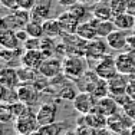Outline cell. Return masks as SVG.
<instances>
[{
    "label": "cell",
    "instance_id": "6da1fadb",
    "mask_svg": "<svg viewBox=\"0 0 135 135\" xmlns=\"http://www.w3.org/2000/svg\"><path fill=\"white\" fill-rule=\"evenodd\" d=\"M88 70V59L85 56H66L63 59V73L70 81H79Z\"/></svg>",
    "mask_w": 135,
    "mask_h": 135
},
{
    "label": "cell",
    "instance_id": "7a4b0ae2",
    "mask_svg": "<svg viewBox=\"0 0 135 135\" xmlns=\"http://www.w3.org/2000/svg\"><path fill=\"white\" fill-rule=\"evenodd\" d=\"M29 22H30V12L23 10V9H16V10H12L9 15L3 16L0 26H2V30L16 32L25 29Z\"/></svg>",
    "mask_w": 135,
    "mask_h": 135
},
{
    "label": "cell",
    "instance_id": "3957f363",
    "mask_svg": "<svg viewBox=\"0 0 135 135\" xmlns=\"http://www.w3.org/2000/svg\"><path fill=\"white\" fill-rule=\"evenodd\" d=\"M40 128L37 117L30 107H27V109L23 112L22 115H19L15 121V131L17 134L22 135H30L33 132H36Z\"/></svg>",
    "mask_w": 135,
    "mask_h": 135
},
{
    "label": "cell",
    "instance_id": "277c9868",
    "mask_svg": "<svg viewBox=\"0 0 135 135\" xmlns=\"http://www.w3.org/2000/svg\"><path fill=\"white\" fill-rule=\"evenodd\" d=\"M62 42L66 46L68 56H85L86 47H88V40L79 37L78 35H63Z\"/></svg>",
    "mask_w": 135,
    "mask_h": 135
},
{
    "label": "cell",
    "instance_id": "5b68a950",
    "mask_svg": "<svg viewBox=\"0 0 135 135\" xmlns=\"http://www.w3.org/2000/svg\"><path fill=\"white\" fill-rule=\"evenodd\" d=\"M17 94H19V101L30 108L35 107L40 101V96H42V92L32 82L20 83L17 86Z\"/></svg>",
    "mask_w": 135,
    "mask_h": 135
},
{
    "label": "cell",
    "instance_id": "8992f818",
    "mask_svg": "<svg viewBox=\"0 0 135 135\" xmlns=\"http://www.w3.org/2000/svg\"><path fill=\"white\" fill-rule=\"evenodd\" d=\"M107 55H109V46L107 40L104 42V39L96 37V39L88 42V47H86V53H85V57L88 60H94L96 65Z\"/></svg>",
    "mask_w": 135,
    "mask_h": 135
},
{
    "label": "cell",
    "instance_id": "52a82bcc",
    "mask_svg": "<svg viewBox=\"0 0 135 135\" xmlns=\"http://www.w3.org/2000/svg\"><path fill=\"white\" fill-rule=\"evenodd\" d=\"M94 70L96 72V75L101 79H105V81H109L111 78H114L118 72L117 68V62H115V57L112 56L111 53L107 55L105 57H102L98 63L94 66Z\"/></svg>",
    "mask_w": 135,
    "mask_h": 135
},
{
    "label": "cell",
    "instance_id": "ba28073f",
    "mask_svg": "<svg viewBox=\"0 0 135 135\" xmlns=\"http://www.w3.org/2000/svg\"><path fill=\"white\" fill-rule=\"evenodd\" d=\"M96 102H98V99H96L91 92L81 91L76 95V98L73 99V108H75L81 115H88V114H91V112L95 111Z\"/></svg>",
    "mask_w": 135,
    "mask_h": 135
},
{
    "label": "cell",
    "instance_id": "9c48e42d",
    "mask_svg": "<svg viewBox=\"0 0 135 135\" xmlns=\"http://www.w3.org/2000/svg\"><path fill=\"white\" fill-rule=\"evenodd\" d=\"M39 73H42L43 76H46L49 79H53L56 76H59L60 73H63L62 57H57V56L46 57L42 63V66L39 68Z\"/></svg>",
    "mask_w": 135,
    "mask_h": 135
},
{
    "label": "cell",
    "instance_id": "30bf717a",
    "mask_svg": "<svg viewBox=\"0 0 135 135\" xmlns=\"http://www.w3.org/2000/svg\"><path fill=\"white\" fill-rule=\"evenodd\" d=\"M129 75H124V73H117L114 78H111L108 81L109 86V95L117 98L121 95H127L128 94V85H129Z\"/></svg>",
    "mask_w": 135,
    "mask_h": 135
},
{
    "label": "cell",
    "instance_id": "8fae6325",
    "mask_svg": "<svg viewBox=\"0 0 135 135\" xmlns=\"http://www.w3.org/2000/svg\"><path fill=\"white\" fill-rule=\"evenodd\" d=\"M118 72L124 75H134L135 73V52H121L118 56H115Z\"/></svg>",
    "mask_w": 135,
    "mask_h": 135
},
{
    "label": "cell",
    "instance_id": "7c38bea8",
    "mask_svg": "<svg viewBox=\"0 0 135 135\" xmlns=\"http://www.w3.org/2000/svg\"><path fill=\"white\" fill-rule=\"evenodd\" d=\"M37 121H39V125H47L52 124V122H56L57 118V105L55 102H46V104H42L40 108L37 109L36 112Z\"/></svg>",
    "mask_w": 135,
    "mask_h": 135
},
{
    "label": "cell",
    "instance_id": "4fadbf2b",
    "mask_svg": "<svg viewBox=\"0 0 135 135\" xmlns=\"http://www.w3.org/2000/svg\"><path fill=\"white\" fill-rule=\"evenodd\" d=\"M50 9H52V0H37L36 6L30 12V20L43 23L45 20L50 19Z\"/></svg>",
    "mask_w": 135,
    "mask_h": 135
},
{
    "label": "cell",
    "instance_id": "5bb4252c",
    "mask_svg": "<svg viewBox=\"0 0 135 135\" xmlns=\"http://www.w3.org/2000/svg\"><path fill=\"white\" fill-rule=\"evenodd\" d=\"M132 124H134V121L125 112L124 114H118L117 112L115 115L108 118V128L111 131H114L115 134H119L125 129H129Z\"/></svg>",
    "mask_w": 135,
    "mask_h": 135
},
{
    "label": "cell",
    "instance_id": "9a60e30c",
    "mask_svg": "<svg viewBox=\"0 0 135 135\" xmlns=\"http://www.w3.org/2000/svg\"><path fill=\"white\" fill-rule=\"evenodd\" d=\"M57 22L60 25V29H62L63 35H75L76 30H78V26L81 22L75 17L69 10L62 12L59 16H57Z\"/></svg>",
    "mask_w": 135,
    "mask_h": 135
},
{
    "label": "cell",
    "instance_id": "2e32d148",
    "mask_svg": "<svg viewBox=\"0 0 135 135\" xmlns=\"http://www.w3.org/2000/svg\"><path fill=\"white\" fill-rule=\"evenodd\" d=\"M45 59L46 57L42 53V50H25L23 55H22L20 65L35 69V70H39V68L42 66Z\"/></svg>",
    "mask_w": 135,
    "mask_h": 135
},
{
    "label": "cell",
    "instance_id": "e0dca14e",
    "mask_svg": "<svg viewBox=\"0 0 135 135\" xmlns=\"http://www.w3.org/2000/svg\"><path fill=\"white\" fill-rule=\"evenodd\" d=\"M127 39H128V32L115 29L105 40H107V43H108L111 50L121 52V50H125V47H127Z\"/></svg>",
    "mask_w": 135,
    "mask_h": 135
},
{
    "label": "cell",
    "instance_id": "ac0fdd59",
    "mask_svg": "<svg viewBox=\"0 0 135 135\" xmlns=\"http://www.w3.org/2000/svg\"><path fill=\"white\" fill-rule=\"evenodd\" d=\"M118 102L117 99L114 98V96L108 95V96H104V98L98 99V102H96V108L95 111L99 112V114L105 115L107 118L112 117V115H115L118 112Z\"/></svg>",
    "mask_w": 135,
    "mask_h": 135
},
{
    "label": "cell",
    "instance_id": "d6986e66",
    "mask_svg": "<svg viewBox=\"0 0 135 135\" xmlns=\"http://www.w3.org/2000/svg\"><path fill=\"white\" fill-rule=\"evenodd\" d=\"M98 20L99 19H96V17L92 16L89 20L79 23L76 35H78L79 37H82V39L88 40V42L96 39V37H98V33H96V23H98Z\"/></svg>",
    "mask_w": 135,
    "mask_h": 135
},
{
    "label": "cell",
    "instance_id": "ffe728a7",
    "mask_svg": "<svg viewBox=\"0 0 135 135\" xmlns=\"http://www.w3.org/2000/svg\"><path fill=\"white\" fill-rule=\"evenodd\" d=\"M0 85L9 86V88H17V86L20 85L17 68L3 66V69L0 70Z\"/></svg>",
    "mask_w": 135,
    "mask_h": 135
},
{
    "label": "cell",
    "instance_id": "44dd1931",
    "mask_svg": "<svg viewBox=\"0 0 135 135\" xmlns=\"http://www.w3.org/2000/svg\"><path fill=\"white\" fill-rule=\"evenodd\" d=\"M92 16L99 20H112L114 15H112L111 4L107 0H96V3L92 7Z\"/></svg>",
    "mask_w": 135,
    "mask_h": 135
},
{
    "label": "cell",
    "instance_id": "7402d4cb",
    "mask_svg": "<svg viewBox=\"0 0 135 135\" xmlns=\"http://www.w3.org/2000/svg\"><path fill=\"white\" fill-rule=\"evenodd\" d=\"M0 45L3 49H19L22 45V42L19 40L15 30H2L0 32Z\"/></svg>",
    "mask_w": 135,
    "mask_h": 135
},
{
    "label": "cell",
    "instance_id": "603a6c76",
    "mask_svg": "<svg viewBox=\"0 0 135 135\" xmlns=\"http://www.w3.org/2000/svg\"><path fill=\"white\" fill-rule=\"evenodd\" d=\"M112 20H114L117 29H119V30L132 32L135 29V16L128 13V12L124 15H119V16H117V17H114Z\"/></svg>",
    "mask_w": 135,
    "mask_h": 135
},
{
    "label": "cell",
    "instance_id": "cb8c5ba5",
    "mask_svg": "<svg viewBox=\"0 0 135 135\" xmlns=\"http://www.w3.org/2000/svg\"><path fill=\"white\" fill-rule=\"evenodd\" d=\"M43 30H45V36L52 37V39H57V37L63 36V32L60 29V25H59L56 17L45 20L43 22Z\"/></svg>",
    "mask_w": 135,
    "mask_h": 135
},
{
    "label": "cell",
    "instance_id": "d4e9b609",
    "mask_svg": "<svg viewBox=\"0 0 135 135\" xmlns=\"http://www.w3.org/2000/svg\"><path fill=\"white\" fill-rule=\"evenodd\" d=\"M68 10L70 12L79 22H86L92 17V9L88 7V4H83V3H75L73 6L68 7Z\"/></svg>",
    "mask_w": 135,
    "mask_h": 135
},
{
    "label": "cell",
    "instance_id": "484cf974",
    "mask_svg": "<svg viewBox=\"0 0 135 135\" xmlns=\"http://www.w3.org/2000/svg\"><path fill=\"white\" fill-rule=\"evenodd\" d=\"M68 129V124L66 122H52L47 125H42L39 128V134L40 135H63Z\"/></svg>",
    "mask_w": 135,
    "mask_h": 135
},
{
    "label": "cell",
    "instance_id": "4316f807",
    "mask_svg": "<svg viewBox=\"0 0 135 135\" xmlns=\"http://www.w3.org/2000/svg\"><path fill=\"white\" fill-rule=\"evenodd\" d=\"M78 94H79V92L76 91L75 85L70 83V82H68V81L56 91V96L59 99H62V101H72L73 102V99L76 98V95H78Z\"/></svg>",
    "mask_w": 135,
    "mask_h": 135
},
{
    "label": "cell",
    "instance_id": "83f0119b",
    "mask_svg": "<svg viewBox=\"0 0 135 135\" xmlns=\"http://www.w3.org/2000/svg\"><path fill=\"white\" fill-rule=\"evenodd\" d=\"M56 46H57L56 39H52V37H47V36L42 37L40 50H42V53L45 55V57L56 56Z\"/></svg>",
    "mask_w": 135,
    "mask_h": 135
},
{
    "label": "cell",
    "instance_id": "f1b7e54d",
    "mask_svg": "<svg viewBox=\"0 0 135 135\" xmlns=\"http://www.w3.org/2000/svg\"><path fill=\"white\" fill-rule=\"evenodd\" d=\"M115 29L117 26H115L114 20H98V23H96V33L101 39H107Z\"/></svg>",
    "mask_w": 135,
    "mask_h": 135
},
{
    "label": "cell",
    "instance_id": "f546056e",
    "mask_svg": "<svg viewBox=\"0 0 135 135\" xmlns=\"http://www.w3.org/2000/svg\"><path fill=\"white\" fill-rule=\"evenodd\" d=\"M0 99L2 104H15L19 101V94H17V88H9V86H3L0 89Z\"/></svg>",
    "mask_w": 135,
    "mask_h": 135
},
{
    "label": "cell",
    "instance_id": "4dcf8cb0",
    "mask_svg": "<svg viewBox=\"0 0 135 135\" xmlns=\"http://www.w3.org/2000/svg\"><path fill=\"white\" fill-rule=\"evenodd\" d=\"M17 73H19V79H20V83H27V82H33L35 78L37 76L39 70L30 69V68L26 66H19L17 68Z\"/></svg>",
    "mask_w": 135,
    "mask_h": 135
},
{
    "label": "cell",
    "instance_id": "1f68e13d",
    "mask_svg": "<svg viewBox=\"0 0 135 135\" xmlns=\"http://www.w3.org/2000/svg\"><path fill=\"white\" fill-rule=\"evenodd\" d=\"M25 29H26V32L29 33V36H30V37H39V39H42V37L45 36L43 23H37V22L30 20L26 25V27H25Z\"/></svg>",
    "mask_w": 135,
    "mask_h": 135
},
{
    "label": "cell",
    "instance_id": "d6a6232c",
    "mask_svg": "<svg viewBox=\"0 0 135 135\" xmlns=\"http://www.w3.org/2000/svg\"><path fill=\"white\" fill-rule=\"evenodd\" d=\"M109 4H111L114 17L128 12V0H109Z\"/></svg>",
    "mask_w": 135,
    "mask_h": 135
},
{
    "label": "cell",
    "instance_id": "836d02e7",
    "mask_svg": "<svg viewBox=\"0 0 135 135\" xmlns=\"http://www.w3.org/2000/svg\"><path fill=\"white\" fill-rule=\"evenodd\" d=\"M0 121L3 124H12V122L16 121L13 112L10 111L7 104H2V107H0Z\"/></svg>",
    "mask_w": 135,
    "mask_h": 135
},
{
    "label": "cell",
    "instance_id": "e575fe53",
    "mask_svg": "<svg viewBox=\"0 0 135 135\" xmlns=\"http://www.w3.org/2000/svg\"><path fill=\"white\" fill-rule=\"evenodd\" d=\"M40 43L42 39H39V37H29L22 46L25 50H40Z\"/></svg>",
    "mask_w": 135,
    "mask_h": 135
},
{
    "label": "cell",
    "instance_id": "d590c367",
    "mask_svg": "<svg viewBox=\"0 0 135 135\" xmlns=\"http://www.w3.org/2000/svg\"><path fill=\"white\" fill-rule=\"evenodd\" d=\"M122 109H124L125 114H127L128 117H129L131 119L135 122V99L132 98V96H131L129 101H128L127 104H125L124 107H122Z\"/></svg>",
    "mask_w": 135,
    "mask_h": 135
},
{
    "label": "cell",
    "instance_id": "8d00e7d4",
    "mask_svg": "<svg viewBox=\"0 0 135 135\" xmlns=\"http://www.w3.org/2000/svg\"><path fill=\"white\" fill-rule=\"evenodd\" d=\"M37 0H17V4H19V9H23V10H27V12H32V9L36 6Z\"/></svg>",
    "mask_w": 135,
    "mask_h": 135
},
{
    "label": "cell",
    "instance_id": "74e56055",
    "mask_svg": "<svg viewBox=\"0 0 135 135\" xmlns=\"http://www.w3.org/2000/svg\"><path fill=\"white\" fill-rule=\"evenodd\" d=\"M3 7L9 9V10H16L19 9V4H17V0H0Z\"/></svg>",
    "mask_w": 135,
    "mask_h": 135
},
{
    "label": "cell",
    "instance_id": "f35d334b",
    "mask_svg": "<svg viewBox=\"0 0 135 135\" xmlns=\"http://www.w3.org/2000/svg\"><path fill=\"white\" fill-rule=\"evenodd\" d=\"M125 50H128V52H135V35L134 33L128 35L127 47H125Z\"/></svg>",
    "mask_w": 135,
    "mask_h": 135
},
{
    "label": "cell",
    "instance_id": "ab89813d",
    "mask_svg": "<svg viewBox=\"0 0 135 135\" xmlns=\"http://www.w3.org/2000/svg\"><path fill=\"white\" fill-rule=\"evenodd\" d=\"M16 35H17V37H19V40L22 42V45L25 43V42H26L29 37V33L26 32V29H20V30H16Z\"/></svg>",
    "mask_w": 135,
    "mask_h": 135
},
{
    "label": "cell",
    "instance_id": "60d3db41",
    "mask_svg": "<svg viewBox=\"0 0 135 135\" xmlns=\"http://www.w3.org/2000/svg\"><path fill=\"white\" fill-rule=\"evenodd\" d=\"M131 78V76H129ZM128 95L129 96H134L135 95V79H131L129 81V85H128Z\"/></svg>",
    "mask_w": 135,
    "mask_h": 135
},
{
    "label": "cell",
    "instance_id": "b9f144b4",
    "mask_svg": "<svg viewBox=\"0 0 135 135\" xmlns=\"http://www.w3.org/2000/svg\"><path fill=\"white\" fill-rule=\"evenodd\" d=\"M57 3H59L60 6H63V7H70V6H73L78 2H76V0H57Z\"/></svg>",
    "mask_w": 135,
    "mask_h": 135
},
{
    "label": "cell",
    "instance_id": "7bdbcfd3",
    "mask_svg": "<svg viewBox=\"0 0 135 135\" xmlns=\"http://www.w3.org/2000/svg\"><path fill=\"white\" fill-rule=\"evenodd\" d=\"M128 13L135 16V0H128Z\"/></svg>",
    "mask_w": 135,
    "mask_h": 135
},
{
    "label": "cell",
    "instance_id": "ee69618b",
    "mask_svg": "<svg viewBox=\"0 0 135 135\" xmlns=\"http://www.w3.org/2000/svg\"><path fill=\"white\" fill-rule=\"evenodd\" d=\"M129 131H131V135H135V122L132 125H131V128H129Z\"/></svg>",
    "mask_w": 135,
    "mask_h": 135
},
{
    "label": "cell",
    "instance_id": "f6af8a7d",
    "mask_svg": "<svg viewBox=\"0 0 135 135\" xmlns=\"http://www.w3.org/2000/svg\"><path fill=\"white\" fill-rule=\"evenodd\" d=\"M76 2H78V3H83V4H89L92 0H76Z\"/></svg>",
    "mask_w": 135,
    "mask_h": 135
},
{
    "label": "cell",
    "instance_id": "bcb514c9",
    "mask_svg": "<svg viewBox=\"0 0 135 135\" xmlns=\"http://www.w3.org/2000/svg\"><path fill=\"white\" fill-rule=\"evenodd\" d=\"M63 135H78V134H76V132H73V131H66V132L63 134Z\"/></svg>",
    "mask_w": 135,
    "mask_h": 135
},
{
    "label": "cell",
    "instance_id": "7dc6e473",
    "mask_svg": "<svg viewBox=\"0 0 135 135\" xmlns=\"http://www.w3.org/2000/svg\"><path fill=\"white\" fill-rule=\"evenodd\" d=\"M132 33H134V35H135V29H134V30H132Z\"/></svg>",
    "mask_w": 135,
    "mask_h": 135
},
{
    "label": "cell",
    "instance_id": "c3c4849f",
    "mask_svg": "<svg viewBox=\"0 0 135 135\" xmlns=\"http://www.w3.org/2000/svg\"><path fill=\"white\" fill-rule=\"evenodd\" d=\"M16 135H22V134H16Z\"/></svg>",
    "mask_w": 135,
    "mask_h": 135
},
{
    "label": "cell",
    "instance_id": "681fc988",
    "mask_svg": "<svg viewBox=\"0 0 135 135\" xmlns=\"http://www.w3.org/2000/svg\"><path fill=\"white\" fill-rule=\"evenodd\" d=\"M132 98H134V99H135V95H134V96H132Z\"/></svg>",
    "mask_w": 135,
    "mask_h": 135
}]
</instances>
